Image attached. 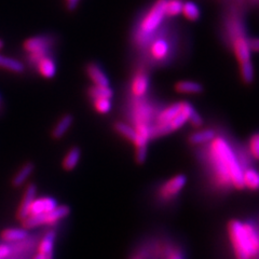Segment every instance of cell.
<instances>
[{
	"label": "cell",
	"instance_id": "cell-1",
	"mask_svg": "<svg viewBox=\"0 0 259 259\" xmlns=\"http://www.w3.org/2000/svg\"><path fill=\"white\" fill-rule=\"evenodd\" d=\"M207 144L209 145L208 160L218 184L224 187L233 186L239 190L244 189L243 185L244 167L230 144L221 136H215Z\"/></svg>",
	"mask_w": 259,
	"mask_h": 259
},
{
	"label": "cell",
	"instance_id": "cell-2",
	"mask_svg": "<svg viewBox=\"0 0 259 259\" xmlns=\"http://www.w3.org/2000/svg\"><path fill=\"white\" fill-rule=\"evenodd\" d=\"M228 234L237 259H254L259 255V231L253 224L231 221Z\"/></svg>",
	"mask_w": 259,
	"mask_h": 259
},
{
	"label": "cell",
	"instance_id": "cell-3",
	"mask_svg": "<svg viewBox=\"0 0 259 259\" xmlns=\"http://www.w3.org/2000/svg\"><path fill=\"white\" fill-rule=\"evenodd\" d=\"M165 5L166 0H158L141 21L139 34L135 37L137 45L146 46L153 39L155 32L159 29L166 16Z\"/></svg>",
	"mask_w": 259,
	"mask_h": 259
},
{
	"label": "cell",
	"instance_id": "cell-4",
	"mask_svg": "<svg viewBox=\"0 0 259 259\" xmlns=\"http://www.w3.org/2000/svg\"><path fill=\"white\" fill-rule=\"evenodd\" d=\"M229 37L231 39L233 52L236 54L240 64L252 62L250 61V49L248 46V38L246 37L244 27L238 19L230 21L228 26Z\"/></svg>",
	"mask_w": 259,
	"mask_h": 259
},
{
	"label": "cell",
	"instance_id": "cell-5",
	"mask_svg": "<svg viewBox=\"0 0 259 259\" xmlns=\"http://www.w3.org/2000/svg\"><path fill=\"white\" fill-rule=\"evenodd\" d=\"M69 214H70L69 206L58 205L54 209L50 210V212L37 214V215H29L22 223L25 228H34V227H37L40 225L55 224L56 222L63 220V218L68 216Z\"/></svg>",
	"mask_w": 259,
	"mask_h": 259
},
{
	"label": "cell",
	"instance_id": "cell-6",
	"mask_svg": "<svg viewBox=\"0 0 259 259\" xmlns=\"http://www.w3.org/2000/svg\"><path fill=\"white\" fill-rule=\"evenodd\" d=\"M186 183H187V177L183 174L172 177L160 188V197L163 200H172V198L177 197L181 193Z\"/></svg>",
	"mask_w": 259,
	"mask_h": 259
},
{
	"label": "cell",
	"instance_id": "cell-7",
	"mask_svg": "<svg viewBox=\"0 0 259 259\" xmlns=\"http://www.w3.org/2000/svg\"><path fill=\"white\" fill-rule=\"evenodd\" d=\"M49 46H50V40L42 36L29 38L24 42V49L32 55V58L37 59V61L47 55Z\"/></svg>",
	"mask_w": 259,
	"mask_h": 259
},
{
	"label": "cell",
	"instance_id": "cell-8",
	"mask_svg": "<svg viewBox=\"0 0 259 259\" xmlns=\"http://www.w3.org/2000/svg\"><path fill=\"white\" fill-rule=\"evenodd\" d=\"M171 52V47L166 39L157 38L149 47V54L155 62H163Z\"/></svg>",
	"mask_w": 259,
	"mask_h": 259
},
{
	"label": "cell",
	"instance_id": "cell-9",
	"mask_svg": "<svg viewBox=\"0 0 259 259\" xmlns=\"http://www.w3.org/2000/svg\"><path fill=\"white\" fill-rule=\"evenodd\" d=\"M36 193H37V186L35 184H29L26 187L25 192H24L23 200L21 202L20 208L18 210V220H20L21 222H23L29 215L30 205L36 199Z\"/></svg>",
	"mask_w": 259,
	"mask_h": 259
},
{
	"label": "cell",
	"instance_id": "cell-10",
	"mask_svg": "<svg viewBox=\"0 0 259 259\" xmlns=\"http://www.w3.org/2000/svg\"><path fill=\"white\" fill-rule=\"evenodd\" d=\"M149 89V78L144 71H139L134 76L131 83V92L136 99L145 96Z\"/></svg>",
	"mask_w": 259,
	"mask_h": 259
},
{
	"label": "cell",
	"instance_id": "cell-11",
	"mask_svg": "<svg viewBox=\"0 0 259 259\" xmlns=\"http://www.w3.org/2000/svg\"><path fill=\"white\" fill-rule=\"evenodd\" d=\"M58 206V202L54 198H41V199H35L30 205L29 215H37L41 213L50 212ZM28 215V216H29Z\"/></svg>",
	"mask_w": 259,
	"mask_h": 259
},
{
	"label": "cell",
	"instance_id": "cell-12",
	"mask_svg": "<svg viewBox=\"0 0 259 259\" xmlns=\"http://www.w3.org/2000/svg\"><path fill=\"white\" fill-rule=\"evenodd\" d=\"M87 74L92 80L94 85H102V87H109L110 82L107 75L102 70L99 65L95 63H90L87 66Z\"/></svg>",
	"mask_w": 259,
	"mask_h": 259
},
{
	"label": "cell",
	"instance_id": "cell-13",
	"mask_svg": "<svg viewBox=\"0 0 259 259\" xmlns=\"http://www.w3.org/2000/svg\"><path fill=\"white\" fill-rule=\"evenodd\" d=\"M134 123H145V124H150V120L152 118V108L150 105L140 103L136 105L134 108Z\"/></svg>",
	"mask_w": 259,
	"mask_h": 259
},
{
	"label": "cell",
	"instance_id": "cell-14",
	"mask_svg": "<svg viewBox=\"0 0 259 259\" xmlns=\"http://www.w3.org/2000/svg\"><path fill=\"white\" fill-rule=\"evenodd\" d=\"M37 67L41 76L48 79L53 78L56 75V69H58L54 61L47 55L42 56V58H40L37 61Z\"/></svg>",
	"mask_w": 259,
	"mask_h": 259
},
{
	"label": "cell",
	"instance_id": "cell-15",
	"mask_svg": "<svg viewBox=\"0 0 259 259\" xmlns=\"http://www.w3.org/2000/svg\"><path fill=\"white\" fill-rule=\"evenodd\" d=\"M243 185L244 189L249 190H259V172L252 167H246L243 171Z\"/></svg>",
	"mask_w": 259,
	"mask_h": 259
},
{
	"label": "cell",
	"instance_id": "cell-16",
	"mask_svg": "<svg viewBox=\"0 0 259 259\" xmlns=\"http://www.w3.org/2000/svg\"><path fill=\"white\" fill-rule=\"evenodd\" d=\"M72 122H74V118L71 115H65L61 118L56 125L54 126L52 131V136L55 140H60L65 134L67 133L68 130L70 128Z\"/></svg>",
	"mask_w": 259,
	"mask_h": 259
},
{
	"label": "cell",
	"instance_id": "cell-17",
	"mask_svg": "<svg viewBox=\"0 0 259 259\" xmlns=\"http://www.w3.org/2000/svg\"><path fill=\"white\" fill-rule=\"evenodd\" d=\"M215 136H216V133L214 130H212V128L203 130V131H198V132L192 133L189 136V143L193 146L203 145V144L209 143Z\"/></svg>",
	"mask_w": 259,
	"mask_h": 259
},
{
	"label": "cell",
	"instance_id": "cell-18",
	"mask_svg": "<svg viewBox=\"0 0 259 259\" xmlns=\"http://www.w3.org/2000/svg\"><path fill=\"white\" fill-rule=\"evenodd\" d=\"M35 169V164L32 162H27V163L24 164L20 169L19 172L15 174L12 180V185L14 187H20L24 183H25L28 177L31 175V173L34 172Z\"/></svg>",
	"mask_w": 259,
	"mask_h": 259
},
{
	"label": "cell",
	"instance_id": "cell-19",
	"mask_svg": "<svg viewBox=\"0 0 259 259\" xmlns=\"http://www.w3.org/2000/svg\"><path fill=\"white\" fill-rule=\"evenodd\" d=\"M175 90L183 94H199L203 92V85L194 81H180L175 84Z\"/></svg>",
	"mask_w": 259,
	"mask_h": 259
},
{
	"label": "cell",
	"instance_id": "cell-20",
	"mask_svg": "<svg viewBox=\"0 0 259 259\" xmlns=\"http://www.w3.org/2000/svg\"><path fill=\"white\" fill-rule=\"evenodd\" d=\"M81 158V150L79 147H72L68 152L66 157L63 160V167L66 171H71L74 169L80 161Z\"/></svg>",
	"mask_w": 259,
	"mask_h": 259
},
{
	"label": "cell",
	"instance_id": "cell-21",
	"mask_svg": "<svg viewBox=\"0 0 259 259\" xmlns=\"http://www.w3.org/2000/svg\"><path fill=\"white\" fill-rule=\"evenodd\" d=\"M0 67L6 68L12 72H16V74L24 71V65L20 61L3 54H0Z\"/></svg>",
	"mask_w": 259,
	"mask_h": 259
},
{
	"label": "cell",
	"instance_id": "cell-22",
	"mask_svg": "<svg viewBox=\"0 0 259 259\" xmlns=\"http://www.w3.org/2000/svg\"><path fill=\"white\" fill-rule=\"evenodd\" d=\"M56 234L54 231H49L42 242L40 243L39 245V253H42L47 256H51L53 255V247H54V242H55Z\"/></svg>",
	"mask_w": 259,
	"mask_h": 259
},
{
	"label": "cell",
	"instance_id": "cell-23",
	"mask_svg": "<svg viewBox=\"0 0 259 259\" xmlns=\"http://www.w3.org/2000/svg\"><path fill=\"white\" fill-rule=\"evenodd\" d=\"M26 237H27V231L25 229H19V228L6 229L2 233V238L7 242L22 241Z\"/></svg>",
	"mask_w": 259,
	"mask_h": 259
},
{
	"label": "cell",
	"instance_id": "cell-24",
	"mask_svg": "<svg viewBox=\"0 0 259 259\" xmlns=\"http://www.w3.org/2000/svg\"><path fill=\"white\" fill-rule=\"evenodd\" d=\"M182 13L184 14L185 18L189 21H197L200 19V15H201L199 7L191 2L183 4Z\"/></svg>",
	"mask_w": 259,
	"mask_h": 259
},
{
	"label": "cell",
	"instance_id": "cell-25",
	"mask_svg": "<svg viewBox=\"0 0 259 259\" xmlns=\"http://www.w3.org/2000/svg\"><path fill=\"white\" fill-rule=\"evenodd\" d=\"M115 130L120 135H122L123 137H125L126 140L131 141L133 144L136 142L137 134H136V131L134 127L130 126L123 122H117L115 124Z\"/></svg>",
	"mask_w": 259,
	"mask_h": 259
},
{
	"label": "cell",
	"instance_id": "cell-26",
	"mask_svg": "<svg viewBox=\"0 0 259 259\" xmlns=\"http://www.w3.org/2000/svg\"><path fill=\"white\" fill-rule=\"evenodd\" d=\"M89 96L92 99H97V97H107V99H111L113 92L109 87H102V85H93L92 88L89 89Z\"/></svg>",
	"mask_w": 259,
	"mask_h": 259
},
{
	"label": "cell",
	"instance_id": "cell-27",
	"mask_svg": "<svg viewBox=\"0 0 259 259\" xmlns=\"http://www.w3.org/2000/svg\"><path fill=\"white\" fill-rule=\"evenodd\" d=\"M182 0H166L165 5V13L168 18H174V16L180 15L183 9Z\"/></svg>",
	"mask_w": 259,
	"mask_h": 259
},
{
	"label": "cell",
	"instance_id": "cell-28",
	"mask_svg": "<svg viewBox=\"0 0 259 259\" xmlns=\"http://www.w3.org/2000/svg\"><path fill=\"white\" fill-rule=\"evenodd\" d=\"M111 99H107V97H97V99H93V106L94 109L99 113H108L111 109Z\"/></svg>",
	"mask_w": 259,
	"mask_h": 259
},
{
	"label": "cell",
	"instance_id": "cell-29",
	"mask_svg": "<svg viewBox=\"0 0 259 259\" xmlns=\"http://www.w3.org/2000/svg\"><path fill=\"white\" fill-rule=\"evenodd\" d=\"M240 68H241V75L244 82L250 83L253 82L254 80V67L252 62H247V63H243L240 64Z\"/></svg>",
	"mask_w": 259,
	"mask_h": 259
},
{
	"label": "cell",
	"instance_id": "cell-30",
	"mask_svg": "<svg viewBox=\"0 0 259 259\" xmlns=\"http://www.w3.org/2000/svg\"><path fill=\"white\" fill-rule=\"evenodd\" d=\"M249 155L259 161V133L252 135L248 143Z\"/></svg>",
	"mask_w": 259,
	"mask_h": 259
},
{
	"label": "cell",
	"instance_id": "cell-31",
	"mask_svg": "<svg viewBox=\"0 0 259 259\" xmlns=\"http://www.w3.org/2000/svg\"><path fill=\"white\" fill-rule=\"evenodd\" d=\"M165 259H185V258H184V255H183L181 249L172 247L171 245H169Z\"/></svg>",
	"mask_w": 259,
	"mask_h": 259
},
{
	"label": "cell",
	"instance_id": "cell-32",
	"mask_svg": "<svg viewBox=\"0 0 259 259\" xmlns=\"http://www.w3.org/2000/svg\"><path fill=\"white\" fill-rule=\"evenodd\" d=\"M248 46L250 52H259V38H248Z\"/></svg>",
	"mask_w": 259,
	"mask_h": 259
},
{
	"label": "cell",
	"instance_id": "cell-33",
	"mask_svg": "<svg viewBox=\"0 0 259 259\" xmlns=\"http://www.w3.org/2000/svg\"><path fill=\"white\" fill-rule=\"evenodd\" d=\"M10 247L6 245V244H2L0 245V259L6 258L8 255L10 254Z\"/></svg>",
	"mask_w": 259,
	"mask_h": 259
},
{
	"label": "cell",
	"instance_id": "cell-34",
	"mask_svg": "<svg viewBox=\"0 0 259 259\" xmlns=\"http://www.w3.org/2000/svg\"><path fill=\"white\" fill-rule=\"evenodd\" d=\"M131 259H147V254H146V250L145 249H142L140 250V252L135 253Z\"/></svg>",
	"mask_w": 259,
	"mask_h": 259
},
{
	"label": "cell",
	"instance_id": "cell-35",
	"mask_svg": "<svg viewBox=\"0 0 259 259\" xmlns=\"http://www.w3.org/2000/svg\"><path fill=\"white\" fill-rule=\"evenodd\" d=\"M66 2H67V7L69 8V9L74 10L75 8L77 7L79 0H66Z\"/></svg>",
	"mask_w": 259,
	"mask_h": 259
},
{
	"label": "cell",
	"instance_id": "cell-36",
	"mask_svg": "<svg viewBox=\"0 0 259 259\" xmlns=\"http://www.w3.org/2000/svg\"><path fill=\"white\" fill-rule=\"evenodd\" d=\"M51 256H52V255H51ZM48 257H49V256H47V255H45V254H42V253H39V252H38V254L35 256L34 259H48Z\"/></svg>",
	"mask_w": 259,
	"mask_h": 259
},
{
	"label": "cell",
	"instance_id": "cell-37",
	"mask_svg": "<svg viewBox=\"0 0 259 259\" xmlns=\"http://www.w3.org/2000/svg\"><path fill=\"white\" fill-rule=\"evenodd\" d=\"M4 47V42L2 41V40H0V49H2Z\"/></svg>",
	"mask_w": 259,
	"mask_h": 259
},
{
	"label": "cell",
	"instance_id": "cell-38",
	"mask_svg": "<svg viewBox=\"0 0 259 259\" xmlns=\"http://www.w3.org/2000/svg\"><path fill=\"white\" fill-rule=\"evenodd\" d=\"M48 259H53V255H52V256H49Z\"/></svg>",
	"mask_w": 259,
	"mask_h": 259
}]
</instances>
